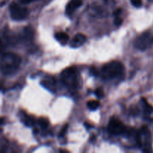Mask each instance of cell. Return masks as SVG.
<instances>
[{"mask_svg": "<svg viewBox=\"0 0 153 153\" xmlns=\"http://www.w3.org/2000/svg\"><path fill=\"white\" fill-rule=\"evenodd\" d=\"M21 64V58L12 52L3 54L0 60V70L4 75L13 74Z\"/></svg>", "mask_w": 153, "mask_h": 153, "instance_id": "obj_1", "label": "cell"}, {"mask_svg": "<svg viewBox=\"0 0 153 153\" xmlns=\"http://www.w3.org/2000/svg\"><path fill=\"white\" fill-rule=\"evenodd\" d=\"M124 70V66L121 62L117 61H111L103 66L101 75L105 79H113L123 74Z\"/></svg>", "mask_w": 153, "mask_h": 153, "instance_id": "obj_2", "label": "cell"}, {"mask_svg": "<svg viewBox=\"0 0 153 153\" xmlns=\"http://www.w3.org/2000/svg\"><path fill=\"white\" fill-rule=\"evenodd\" d=\"M63 83L70 89H76L79 85V73L76 67H72L65 69L61 73Z\"/></svg>", "mask_w": 153, "mask_h": 153, "instance_id": "obj_3", "label": "cell"}, {"mask_svg": "<svg viewBox=\"0 0 153 153\" xmlns=\"http://www.w3.org/2000/svg\"><path fill=\"white\" fill-rule=\"evenodd\" d=\"M137 140L143 152H152V135L147 127L143 126L140 128L137 133Z\"/></svg>", "mask_w": 153, "mask_h": 153, "instance_id": "obj_4", "label": "cell"}, {"mask_svg": "<svg viewBox=\"0 0 153 153\" xmlns=\"http://www.w3.org/2000/svg\"><path fill=\"white\" fill-rule=\"evenodd\" d=\"M153 43V32L146 31L142 33L134 40V46L139 50H146Z\"/></svg>", "mask_w": 153, "mask_h": 153, "instance_id": "obj_5", "label": "cell"}, {"mask_svg": "<svg viewBox=\"0 0 153 153\" xmlns=\"http://www.w3.org/2000/svg\"><path fill=\"white\" fill-rule=\"evenodd\" d=\"M16 42L14 35L7 28H4L0 32V52H3Z\"/></svg>", "mask_w": 153, "mask_h": 153, "instance_id": "obj_6", "label": "cell"}, {"mask_svg": "<svg viewBox=\"0 0 153 153\" xmlns=\"http://www.w3.org/2000/svg\"><path fill=\"white\" fill-rule=\"evenodd\" d=\"M10 14L13 20L21 21L26 19L28 15V10L25 7L13 2L10 5Z\"/></svg>", "mask_w": 153, "mask_h": 153, "instance_id": "obj_7", "label": "cell"}, {"mask_svg": "<svg viewBox=\"0 0 153 153\" xmlns=\"http://www.w3.org/2000/svg\"><path fill=\"white\" fill-rule=\"evenodd\" d=\"M108 128L109 132L115 135L123 134L126 130L123 123L116 118H111L110 120Z\"/></svg>", "mask_w": 153, "mask_h": 153, "instance_id": "obj_8", "label": "cell"}, {"mask_svg": "<svg viewBox=\"0 0 153 153\" xmlns=\"http://www.w3.org/2000/svg\"><path fill=\"white\" fill-rule=\"evenodd\" d=\"M87 37L85 34H77L73 37V38L71 40L70 42V46L73 48H78L80 47L81 46L84 44L86 42Z\"/></svg>", "mask_w": 153, "mask_h": 153, "instance_id": "obj_9", "label": "cell"}, {"mask_svg": "<svg viewBox=\"0 0 153 153\" xmlns=\"http://www.w3.org/2000/svg\"><path fill=\"white\" fill-rule=\"evenodd\" d=\"M82 4V0H71L70 2L67 4L66 7V13L69 16L73 14L76 9L81 7Z\"/></svg>", "mask_w": 153, "mask_h": 153, "instance_id": "obj_10", "label": "cell"}, {"mask_svg": "<svg viewBox=\"0 0 153 153\" xmlns=\"http://www.w3.org/2000/svg\"><path fill=\"white\" fill-rule=\"evenodd\" d=\"M34 31L33 30V28L31 26H27L22 30L21 37H22V40L23 41L28 43V42L32 40V39L34 38Z\"/></svg>", "mask_w": 153, "mask_h": 153, "instance_id": "obj_11", "label": "cell"}, {"mask_svg": "<svg viewBox=\"0 0 153 153\" xmlns=\"http://www.w3.org/2000/svg\"><path fill=\"white\" fill-rule=\"evenodd\" d=\"M143 114L146 119L149 120H153V108L143 99Z\"/></svg>", "mask_w": 153, "mask_h": 153, "instance_id": "obj_12", "label": "cell"}, {"mask_svg": "<svg viewBox=\"0 0 153 153\" xmlns=\"http://www.w3.org/2000/svg\"><path fill=\"white\" fill-rule=\"evenodd\" d=\"M42 85L49 91H53L55 88V81L53 78H46L42 81Z\"/></svg>", "mask_w": 153, "mask_h": 153, "instance_id": "obj_13", "label": "cell"}, {"mask_svg": "<svg viewBox=\"0 0 153 153\" xmlns=\"http://www.w3.org/2000/svg\"><path fill=\"white\" fill-rule=\"evenodd\" d=\"M55 39H56V40L62 45L67 44V42L69 41L68 34L65 32H62V31L57 32L56 34H55Z\"/></svg>", "mask_w": 153, "mask_h": 153, "instance_id": "obj_14", "label": "cell"}, {"mask_svg": "<svg viewBox=\"0 0 153 153\" xmlns=\"http://www.w3.org/2000/svg\"><path fill=\"white\" fill-rule=\"evenodd\" d=\"M100 106V102L98 101H96V100H91L88 102V108L91 109V111H95Z\"/></svg>", "mask_w": 153, "mask_h": 153, "instance_id": "obj_15", "label": "cell"}, {"mask_svg": "<svg viewBox=\"0 0 153 153\" xmlns=\"http://www.w3.org/2000/svg\"><path fill=\"white\" fill-rule=\"evenodd\" d=\"M34 120L30 117H25L24 119V123L27 126H32L34 125Z\"/></svg>", "mask_w": 153, "mask_h": 153, "instance_id": "obj_16", "label": "cell"}, {"mask_svg": "<svg viewBox=\"0 0 153 153\" xmlns=\"http://www.w3.org/2000/svg\"><path fill=\"white\" fill-rule=\"evenodd\" d=\"M38 123H39V124H40V126L43 128H46V127L49 126L48 120L46 119H45V118H40V119H39Z\"/></svg>", "mask_w": 153, "mask_h": 153, "instance_id": "obj_17", "label": "cell"}, {"mask_svg": "<svg viewBox=\"0 0 153 153\" xmlns=\"http://www.w3.org/2000/svg\"><path fill=\"white\" fill-rule=\"evenodd\" d=\"M131 2L132 5L135 7H140L143 4L142 0H131Z\"/></svg>", "mask_w": 153, "mask_h": 153, "instance_id": "obj_18", "label": "cell"}, {"mask_svg": "<svg viewBox=\"0 0 153 153\" xmlns=\"http://www.w3.org/2000/svg\"><path fill=\"white\" fill-rule=\"evenodd\" d=\"M114 24L116 26H120V25L122 24L123 19L120 17V16H115L114 21Z\"/></svg>", "mask_w": 153, "mask_h": 153, "instance_id": "obj_19", "label": "cell"}, {"mask_svg": "<svg viewBox=\"0 0 153 153\" xmlns=\"http://www.w3.org/2000/svg\"><path fill=\"white\" fill-rule=\"evenodd\" d=\"M95 94L97 97H99V98H102V97H103V96H104V92H103L102 89L98 88V89L96 90Z\"/></svg>", "mask_w": 153, "mask_h": 153, "instance_id": "obj_20", "label": "cell"}, {"mask_svg": "<svg viewBox=\"0 0 153 153\" xmlns=\"http://www.w3.org/2000/svg\"><path fill=\"white\" fill-rule=\"evenodd\" d=\"M67 127H68V125H66V126H64V128H62V130H61V133H60V136H63V135H64V134H65L66 131H67Z\"/></svg>", "mask_w": 153, "mask_h": 153, "instance_id": "obj_21", "label": "cell"}, {"mask_svg": "<svg viewBox=\"0 0 153 153\" xmlns=\"http://www.w3.org/2000/svg\"><path fill=\"white\" fill-rule=\"evenodd\" d=\"M22 4H28V3H31L32 1H35V0H19Z\"/></svg>", "mask_w": 153, "mask_h": 153, "instance_id": "obj_22", "label": "cell"}, {"mask_svg": "<svg viewBox=\"0 0 153 153\" xmlns=\"http://www.w3.org/2000/svg\"><path fill=\"white\" fill-rule=\"evenodd\" d=\"M122 12V10L121 9H117L116 10L114 11V16H120V13Z\"/></svg>", "mask_w": 153, "mask_h": 153, "instance_id": "obj_23", "label": "cell"}, {"mask_svg": "<svg viewBox=\"0 0 153 153\" xmlns=\"http://www.w3.org/2000/svg\"><path fill=\"white\" fill-rule=\"evenodd\" d=\"M4 118H0V125H1V124L4 123Z\"/></svg>", "mask_w": 153, "mask_h": 153, "instance_id": "obj_24", "label": "cell"}]
</instances>
